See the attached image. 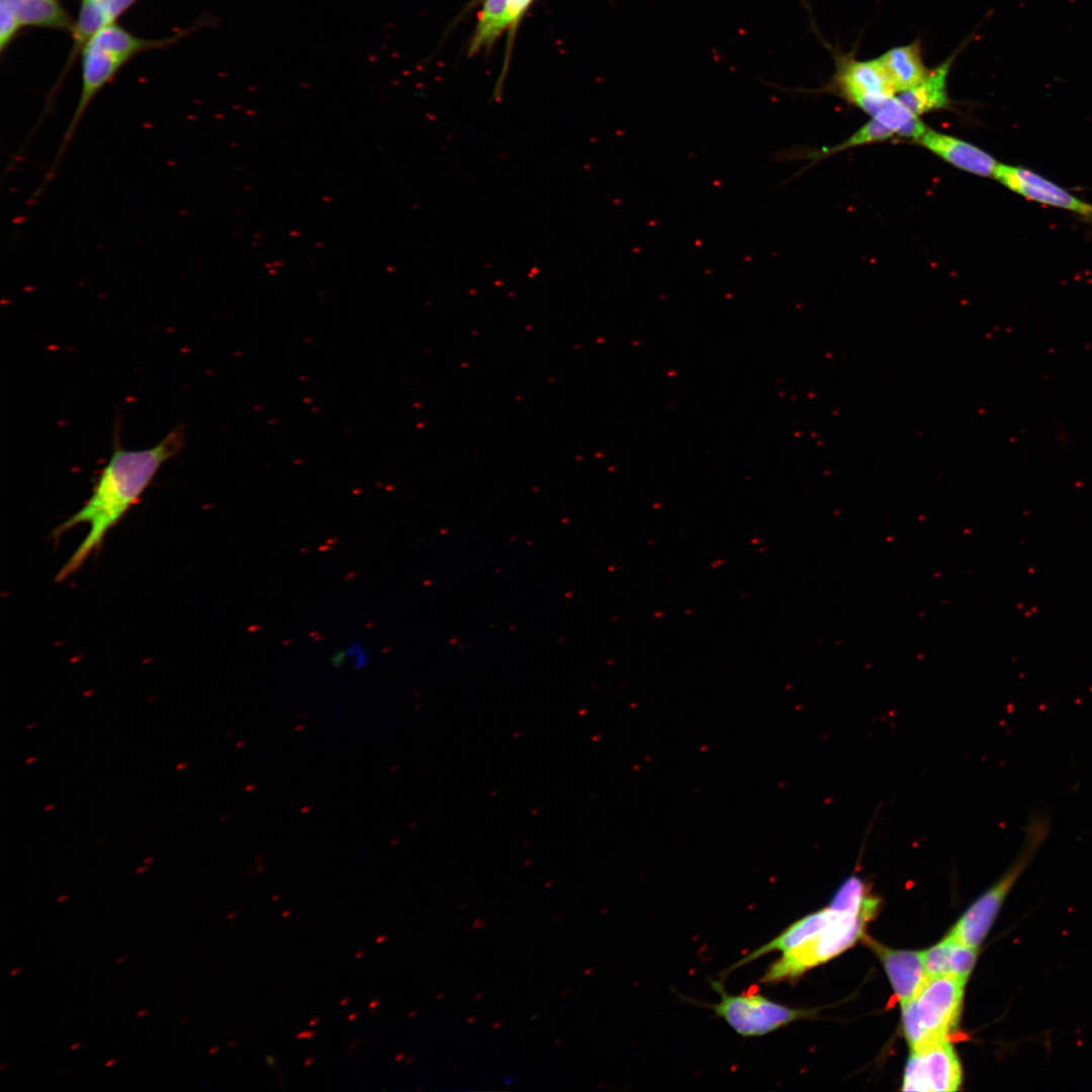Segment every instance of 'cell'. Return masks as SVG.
<instances>
[{
    "label": "cell",
    "instance_id": "cell-17",
    "mask_svg": "<svg viewBox=\"0 0 1092 1092\" xmlns=\"http://www.w3.org/2000/svg\"><path fill=\"white\" fill-rule=\"evenodd\" d=\"M178 38L179 35L165 39L140 38L111 23L98 30L87 42L128 61L139 53L167 47Z\"/></svg>",
    "mask_w": 1092,
    "mask_h": 1092
},
{
    "label": "cell",
    "instance_id": "cell-36",
    "mask_svg": "<svg viewBox=\"0 0 1092 1092\" xmlns=\"http://www.w3.org/2000/svg\"><path fill=\"white\" fill-rule=\"evenodd\" d=\"M317 1022H318V1018H313V1020H312V1021H310V1022L308 1023V1025H309V1026H312V1025H314V1024H315V1023H317Z\"/></svg>",
    "mask_w": 1092,
    "mask_h": 1092
},
{
    "label": "cell",
    "instance_id": "cell-42",
    "mask_svg": "<svg viewBox=\"0 0 1092 1092\" xmlns=\"http://www.w3.org/2000/svg\"><path fill=\"white\" fill-rule=\"evenodd\" d=\"M153 859H154V857L146 858L145 863L149 864Z\"/></svg>",
    "mask_w": 1092,
    "mask_h": 1092
},
{
    "label": "cell",
    "instance_id": "cell-33",
    "mask_svg": "<svg viewBox=\"0 0 1092 1092\" xmlns=\"http://www.w3.org/2000/svg\"><path fill=\"white\" fill-rule=\"evenodd\" d=\"M357 1016H358V1013L354 1012V1013H352V1014H350V1015L348 1016V1019H349V1020H353V1019H354L355 1017H357Z\"/></svg>",
    "mask_w": 1092,
    "mask_h": 1092
},
{
    "label": "cell",
    "instance_id": "cell-31",
    "mask_svg": "<svg viewBox=\"0 0 1092 1092\" xmlns=\"http://www.w3.org/2000/svg\"><path fill=\"white\" fill-rule=\"evenodd\" d=\"M147 869H148V864H146L145 867L139 868V869H138V870L135 871V873H136V874H141L142 872L146 871Z\"/></svg>",
    "mask_w": 1092,
    "mask_h": 1092
},
{
    "label": "cell",
    "instance_id": "cell-27",
    "mask_svg": "<svg viewBox=\"0 0 1092 1092\" xmlns=\"http://www.w3.org/2000/svg\"><path fill=\"white\" fill-rule=\"evenodd\" d=\"M379 1003H380V1000H379V999H375V1000H373V1001H371V1002H370V1004H369V1007H370V1008H373V1007L377 1006V1005H378Z\"/></svg>",
    "mask_w": 1092,
    "mask_h": 1092
},
{
    "label": "cell",
    "instance_id": "cell-19",
    "mask_svg": "<svg viewBox=\"0 0 1092 1092\" xmlns=\"http://www.w3.org/2000/svg\"><path fill=\"white\" fill-rule=\"evenodd\" d=\"M873 118L902 138L918 140L928 129L918 115L912 113L895 96L889 97Z\"/></svg>",
    "mask_w": 1092,
    "mask_h": 1092
},
{
    "label": "cell",
    "instance_id": "cell-11",
    "mask_svg": "<svg viewBox=\"0 0 1092 1092\" xmlns=\"http://www.w3.org/2000/svg\"><path fill=\"white\" fill-rule=\"evenodd\" d=\"M843 912L832 908L830 905L820 911L811 913L800 920L791 924L782 933L775 937L769 942L756 948L739 962L735 963L730 970L741 967L751 961L758 959L767 952L781 950L783 952L791 950L803 942L816 936L829 925L836 921Z\"/></svg>",
    "mask_w": 1092,
    "mask_h": 1092
},
{
    "label": "cell",
    "instance_id": "cell-2",
    "mask_svg": "<svg viewBox=\"0 0 1092 1092\" xmlns=\"http://www.w3.org/2000/svg\"><path fill=\"white\" fill-rule=\"evenodd\" d=\"M1050 830L1051 822L1046 816L1035 813L1029 817L1023 842L1015 859L1001 878L965 912L948 933L949 938L978 949L992 927L1005 898L1046 840Z\"/></svg>",
    "mask_w": 1092,
    "mask_h": 1092
},
{
    "label": "cell",
    "instance_id": "cell-12",
    "mask_svg": "<svg viewBox=\"0 0 1092 1092\" xmlns=\"http://www.w3.org/2000/svg\"><path fill=\"white\" fill-rule=\"evenodd\" d=\"M957 53L943 63L929 71L927 77L917 86L899 93L898 100L915 115L945 108L949 105L946 80Z\"/></svg>",
    "mask_w": 1092,
    "mask_h": 1092
},
{
    "label": "cell",
    "instance_id": "cell-22",
    "mask_svg": "<svg viewBox=\"0 0 1092 1092\" xmlns=\"http://www.w3.org/2000/svg\"><path fill=\"white\" fill-rule=\"evenodd\" d=\"M315 1035L313 1030H303L296 1035V1038H311Z\"/></svg>",
    "mask_w": 1092,
    "mask_h": 1092
},
{
    "label": "cell",
    "instance_id": "cell-1",
    "mask_svg": "<svg viewBox=\"0 0 1092 1092\" xmlns=\"http://www.w3.org/2000/svg\"><path fill=\"white\" fill-rule=\"evenodd\" d=\"M184 441V429L176 428L150 448L129 450L115 447L89 498L52 533L54 539L58 540L78 525L89 526L87 535L57 573L58 581L78 571L100 549L108 532L141 498L161 467L182 449Z\"/></svg>",
    "mask_w": 1092,
    "mask_h": 1092
},
{
    "label": "cell",
    "instance_id": "cell-39",
    "mask_svg": "<svg viewBox=\"0 0 1092 1092\" xmlns=\"http://www.w3.org/2000/svg\"><path fill=\"white\" fill-rule=\"evenodd\" d=\"M188 1020H189V1017H184V1018H182V1020H180V1024H184V1023H186V1022H187Z\"/></svg>",
    "mask_w": 1092,
    "mask_h": 1092
},
{
    "label": "cell",
    "instance_id": "cell-21",
    "mask_svg": "<svg viewBox=\"0 0 1092 1092\" xmlns=\"http://www.w3.org/2000/svg\"><path fill=\"white\" fill-rule=\"evenodd\" d=\"M20 23L14 13L8 8L0 5V52L9 46L18 29Z\"/></svg>",
    "mask_w": 1092,
    "mask_h": 1092
},
{
    "label": "cell",
    "instance_id": "cell-41",
    "mask_svg": "<svg viewBox=\"0 0 1092 1092\" xmlns=\"http://www.w3.org/2000/svg\"><path fill=\"white\" fill-rule=\"evenodd\" d=\"M67 1071H68L67 1068L63 1069V1070L59 1071L58 1075L61 1076V1075L65 1074Z\"/></svg>",
    "mask_w": 1092,
    "mask_h": 1092
},
{
    "label": "cell",
    "instance_id": "cell-3",
    "mask_svg": "<svg viewBox=\"0 0 1092 1092\" xmlns=\"http://www.w3.org/2000/svg\"><path fill=\"white\" fill-rule=\"evenodd\" d=\"M966 981L951 976L927 977L902 1007V1025L911 1050L948 1038L960 1021Z\"/></svg>",
    "mask_w": 1092,
    "mask_h": 1092
},
{
    "label": "cell",
    "instance_id": "cell-13",
    "mask_svg": "<svg viewBox=\"0 0 1092 1092\" xmlns=\"http://www.w3.org/2000/svg\"><path fill=\"white\" fill-rule=\"evenodd\" d=\"M977 950L946 936L939 943L922 951L926 975H951L967 982L977 961Z\"/></svg>",
    "mask_w": 1092,
    "mask_h": 1092
},
{
    "label": "cell",
    "instance_id": "cell-43",
    "mask_svg": "<svg viewBox=\"0 0 1092 1092\" xmlns=\"http://www.w3.org/2000/svg\"><path fill=\"white\" fill-rule=\"evenodd\" d=\"M35 759H36L35 757H30V758H28V759H27V760H26L25 762H27V763H28V762L34 761Z\"/></svg>",
    "mask_w": 1092,
    "mask_h": 1092
},
{
    "label": "cell",
    "instance_id": "cell-46",
    "mask_svg": "<svg viewBox=\"0 0 1092 1092\" xmlns=\"http://www.w3.org/2000/svg\"><path fill=\"white\" fill-rule=\"evenodd\" d=\"M186 765H187L186 763H183V764L177 765V769H181V767H183V766H186Z\"/></svg>",
    "mask_w": 1092,
    "mask_h": 1092
},
{
    "label": "cell",
    "instance_id": "cell-8",
    "mask_svg": "<svg viewBox=\"0 0 1092 1092\" xmlns=\"http://www.w3.org/2000/svg\"><path fill=\"white\" fill-rule=\"evenodd\" d=\"M836 72L831 82L839 94L851 103L863 98L894 96V86L879 59L860 61L836 56Z\"/></svg>",
    "mask_w": 1092,
    "mask_h": 1092
},
{
    "label": "cell",
    "instance_id": "cell-45",
    "mask_svg": "<svg viewBox=\"0 0 1092 1092\" xmlns=\"http://www.w3.org/2000/svg\"><path fill=\"white\" fill-rule=\"evenodd\" d=\"M53 807H55V806H54V805L48 806V807H46V808H44V811H49V810H51V809H52Z\"/></svg>",
    "mask_w": 1092,
    "mask_h": 1092
},
{
    "label": "cell",
    "instance_id": "cell-40",
    "mask_svg": "<svg viewBox=\"0 0 1092 1092\" xmlns=\"http://www.w3.org/2000/svg\"><path fill=\"white\" fill-rule=\"evenodd\" d=\"M237 914L238 912L231 913V915L228 916V919H232L233 917L237 916Z\"/></svg>",
    "mask_w": 1092,
    "mask_h": 1092
},
{
    "label": "cell",
    "instance_id": "cell-5",
    "mask_svg": "<svg viewBox=\"0 0 1092 1092\" xmlns=\"http://www.w3.org/2000/svg\"><path fill=\"white\" fill-rule=\"evenodd\" d=\"M720 1001L710 1005L718 1017L742 1036H761L795 1020L811 1017L813 1010L791 1008L760 993L732 995L719 982H712Z\"/></svg>",
    "mask_w": 1092,
    "mask_h": 1092
},
{
    "label": "cell",
    "instance_id": "cell-4",
    "mask_svg": "<svg viewBox=\"0 0 1092 1092\" xmlns=\"http://www.w3.org/2000/svg\"><path fill=\"white\" fill-rule=\"evenodd\" d=\"M875 912H843L825 930L799 946L783 952L770 964L760 978L761 983H778L796 979L809 969L838 956L862 935L864 925Z\"/></svg>",
    "mask_w": 1092,
    "mask_h": 1092
},
{
    "label": "cell",
    "instance_id": "cell-18",
    "mask_svg": "<svg viewBox=\"0 0 1092 1092\" xmlns=\"http://www.w3.org/2000/svg\"><path fill=\"white\" fill-rule=\"evenodd\" d=\"M894 134L895 133L890 128L885 126L877 119L872 118L868 123L857 129L852 135H850L840 145L814 151H794L793 149L781 150L774 154V160L776 162H787L792 160H812L813 162H815L822 157L852 147L891 139Z\"/></svg>",
    "mask_w": 1092,
    "mask_h": 1092
},
{
    "label": "cell",
    "instance_id": "cell-23",
    "mask_svg": "<svg viewBox=\"0 0 1092 1092\" xmlns=\"http://www.w3.org/2000/svg\"><path fill=\"white\" fill-rule=\"evenodd\" d=\"M130 956H131V953H130V952H129V953H126L125 956H123V957H120V958H118V959L116 960V962H115V963H116L117 965H119V964H122V963H124V962H125V961H126V960H127V959H128L129 957H130Z\"/></svg>",
    "mask_w": 1092,
    "mask_h": 1092
},
{
    "label": "cell",
    "instance_id": "cell-24",
    "mask_svg": "<svg viewBox=\"0 0 1092 1092\" xmlns=\"http://www.w3.org/2000/svg\"><path fill=\"white\" fill-rule=\"evenodd\" d=\"M81 1045H82V1042H80V1041L79 1042H74V1043L71 1044L70 1050L75 1051L78 1048H80Z\"/></svg>",
    "mask_w": 1092,
    "mask_h": 1092
},
{
    "label": "cell",
    "instance_id": "cell-35",
    "mask_svg": "<svg viewBox=\"0 0 1092 1092\" xmlns=\"http://www.w3.org/2000/svg\"><path fill=\"white\" fill-rule=\"evenodd\" d=\"M364 954H365V951H364V950H362V951H359V952H358V953H357V954L355 956V958H356V959H359V958L363 957Z\"/></svg>",
    "mask_w": 1092,
    "mask_h": 1092
},
{
    "label": "cell",
    "instance_id": "cell-6",
    "mask_svg": "<svg viewBox=\"0 0 1092 1092\" xmlns=\"http://www.w3.org/2000/svg\"><path fill=\"white\" fill-rule=\"evenodd\" d=\"M961 1084V1064L948 1038L911 1050L902 1090L946 1092L958 1090Z\"/></svg>",
    "mask_w": 1092,
    "mask_h": 1092
},
{
    "label": "cell",
    "instance_id": "cell-47",
    "mask_svg": "<svg viewBox=\"0 0 1092 1092\" xmlns=\"http://www.w3.org/2000/svg\"><path fill=\"white\" fill-rule=\"evenodd\" d=\"M234 1043H236V1040H232V1041H230V1042L228 1043V1046H232V1045H233Z\"/></svg>",
    "mask_w": 1092,
    "mask_h": 1092
},
{
    "label": "cell",
    "instance_id": "cell-10",
    "mask_svg": "<svg viewBox=\"0 0 1092 1092\" xmlns=\"http://www.w3.org/2000/svg\"><path fill=\"white\" fill-rule=\"evenodd\" d=\"M889 977L899 1003L910 1000L925 982L922 951L892 949L872 942Z\"/></svg>",
    "mask_w": 1092,
    "mask_h": 1092
},
{
    "label": "cell",
    "instance_id": "cell-25",
    "mask_svg": "<svg viewBox=\"0 0 1092 1092\" xmlns=\"http://www.w3.org/2000/svg\"><path fill=\"white\" fill-rule=\"evenodd\" d=\"M148 1012H149V1010H148V1009H142L141 1011H139V1012L136 1013V1017H142V1016H144V1015L148 1014Z\"/></svg>",
    "mask_w": 1092,
    "mask_h": 1092
},
{
    "label": "cell",
    "instance_id": "cell-15",
    "mask_svg": "<svg viewBox=\"0 0 1092 1092\" xmlns=\"http://www.w3.org/2000/svg\"><path fill=\"white\" fill-rule=\"evenodd\" d=\"M136 0H83L79 15L73 28L74 49L76 52L104 26L114 23L116 18L127 10Z\"/></svg>",
    "mask_w": 1092,
    "mask_h": 1092
},
{
    "label": "cell",
    "instance_id": "cell-20",
    "mask_svg": "<svg viewBox=\"0 0 1092 1092\" xmlns=\"http://www.w3.org/2000/svg\"><path fill=\"white\" fill-rule=\"evenodd\" d=\"M336 665H348L353 669H362L370 662V651L362 640H353L333 657Z\"/></svg>",
    "mask_w": 1092,
    "mask_h": 1092
},
{
    "label": "cell",
    "instance_id": "cell-16",
    "mask_svg": "<svg viewBox=\"0 0 1092 1092\" xmlns=\"http://www.w3.org/2000/svg\"><path fill=\"white\" fill-rule=\"evenodd\" d=\"M21 26H37L73 31L75 22L58 0H0Z\"/></svg>",
    "mask_w": 1092,
    "mask_h": 1092
},
{
    "label": "cell",
    "instance_id": "cell-9",
    "mask_svg": "<svg viewBox=\"0 0 1092 1092\" xmlns=\"http://www.w3.org/2000/svg\"><path fill=\"white\" fill-rule=\"evenodd\" d=\"M917 143L953 166L979 176L994 177L999 165L980 148L931 129H927Z\"/></svg>",
    "mask_w": 1092,
    "mask_h": 1092
},
{
    "label": "cell",
    "instance_id": "cell-32",
    "mask_svg": "<svg viewBox=\"0 0 1092 1092\" xmlns=\"http://www.w3.org/2000/svg\"><path fill=\"white\" fill-rule=\"evenodd\" d=\"M218 1050H219V1046H218V1045H216V1046H213L212 1049H210V1050H209V1054H214V1053H216V1052H217Z\"/></svg>",
    "mask_w": 1092,
    "mask_h": 1092
},
{
    "label": "cell",
    "instance_id": "cell-37",
    "mask_svg": "<svg viewBox=\"0 0 1092 1092\" xmlns=\"http://www.w3.org/2000/svg\"><path fill=\"white\" fill-rule=\"evenodd\" d=\"M349 1001H350V998H348V997H347V998L343 999V1000H342V1001L340 1002V1004H341V1005H345V1004H347V1002H349Z\"/></svg>",
    "mask_w": 1092,
    "mask_h": 1092
},
{
    "label": "cell",
    "instance_id": "cell-7",
    "mask_svg": "<svg viewBox=\"0 0 1092 1092\" xmlns=\"http://www.w3.org/2000/svg\"><path fill=\"white\" fill-rule=\"evenodd\" d=\"M994 178L1011 191L1029 200L1068 210L1092 223L1091 203L1030 169L999 164Z\"/></svg>",
    "mask_w": 1092,
    "mask_h": 1092
},
{
    "label": "cell",
    "instance_id": "cell-28",
    "mask_svg": "<svg viewBox=\"0 0 1092 1092\" xmlns=\"http://www.w3.org/2000/svg\"><path fill=\"white\" fill-rule=\"evenodd\" d=\"M116 1061H117L116 1059H112V1060H109L108 1062H106V1063H105V1065H104V1066H105L106 1068H108V1067H110V1066L114 1065V1064L116 1063Z\"/></svg>",
    "mask_w": 1092,
    "mask_h": 1092
},
{
    "label": "cell",
    "instance_id": "cell-34",
    "mask_svg": "<svg viewBox=\"0 0 1092 1092\" xmlns=\"http://www.w3.org/2000/svg\"><path fill=\"white\" fill-rule=\"evenodd\" d=\"M311 1062H313V1058L306 1059V1061L304 1062V1066H308Z\"/></svg>",
    "mask_w": 1092,
    "mask_h": 1092
},
{
    "label": "cell",
    "instance_id": "cell-44",
    "mask_svg": "<svg viewBox=\"0 0 1092 1092\" xmlns=\"http://www.w3.org/2000/svg\"><path fill=\"white\" fill-rule=\"evenodd\" d=\"M8 1066H9V1063H6V1064H4V1065H2V1066H1L0 1070H4V1069H5L6 1067H8Z\"/></svg>",
    "mask_w": 1092,
    "mask_h": 1092
},
{
    "label": "cell",
    "instance_id": "cell-14",
    "mask_svg": "<svg viewBox=\"0 0 1092 1092\" xmlns=\"http://www.w3.org/2000/svg\"><path fill=\"white\" fill-rule=\"evenodd\" d=\"M886 70L895 92H903L920 84L928 75L919 41L890 49L878 58Z\"/></svg>",
    "mask_w": 1092,
    "mask_h": 1092
},
{
    "label": "cell",
    "instance_id": "cell-29",
    "mask_svg": "<svg viewBox=\"0 0 1092 1092\" xmlns=\"http://www.w3.org/2000/svg\"><path fill=\"white\" fill-rule=\"evenodd\" d=\"M68 898H69L68 895H62L57 899V902L61 903L63 901H66Z\"/></svg>",
    "mask_w": 1092,
    "mask_h": 1092
},
{
    "label": "cell",
    "instance_id": "cell-26",
    "mask_svg": "<svg viewBox=\"0 0 1092 1092\" xmlns=\"http://www.w3.org/2000/svg\"><path fill=\"white\" fill-rule=\"evenodd\" d=\"M22 971V968H15L10 972V976H14Z\"/></svg>",
    "mask_w": 1092,
    "mask_h": 1092
},
{
    "label": "cell",
    "instance_id": "cell-38",
    "mask_svg": "<svg viewBox=\"0 0 1092 1092\" xmlns=\"http://www.w3.org/2000/svg\"><path fill=\"white\" fill-rule=\"evenodd\" d=\"M290 913H292V910H287V911H285V912H283V913H282V917H286V916H288V915H289Z\"/></svg>",
    "mask_w": 1092,
    "mask_h": 1092
},
{
    "label": "cell",
    "instance_id": "cell-30",
    "mask_svg": "<svg viewBox=\"0 0 1092 1092\" xmlns=\"http://www.w3.org/2000/svg\"><path fill=\"white\" fill-rule=\"evenodd\" d=\"M385 938H386V935H379V936H378V937H377V938L375 939V942H376V943H380V942H382L383 940H385Z\"/></svg>",
    "mask_w": 1092,
    "mask_h": 1092
}]
</instances>
